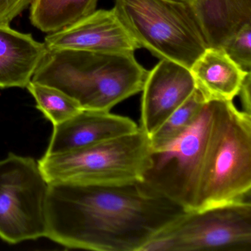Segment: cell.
<instances>
[{
	"instance_id": "11",
	"label": "cell",
	"mask_w": 251,
	"mask_h": 251,
	"mask_svg": "<svg viewBox=\"0 0 251 251\" xmlns=\"http://www.w3.org/2000/svg\"><path fill=\"white\" fill-rule=\"evenodd\" d=\"M131 119L110 111L82 110L53 126L45 155H58L130 134L139 129Z\"/></svg>"
},
{
	"instance_id": "10",
	"label": "cell",
	"mask_w": 251,
	"mask_h": 251,
	"mask_svg": "<svg viewBox=\"0 0 251 251\" xmlns=\"http://www.w3.org/2000/svg\"><path fill=\"white\" fill-rule=\"evenodd\" d=\"M48 50L134 53L140 49L114 10H98L61 30L50 33Z\"/></svg>"
},
{
	"instance_id": "3",
	"label": "cell",
	"mask_w": 251,
	"mask_h": 251,
	"mask_svg": "<svg viewBox=\"0 0 251 251\" xmlns=\"http://www.w3.org/2000/svg\"><path fill=\"white\" fill-rule=\"evenodd\" d=\"M209 102L211 131L195 210L251 197V115L239 111L233 101Z\"/></svg>"
},
{
	"instance_id": "19",
	"label": "cell",
	"mask_w": 251,
	"mask_h": 251,
	"mask_svg": "<svg viewBox=\"0 0 251 251\" xmlns=\"http://www.w3.org/2000/svg\"><path fill=\"white\" fill-rule=\"evenodd\" d=\"M31 2L32 0H0V25H9Z\"/></svg>"
},
{
	"instance_id": "1",
	"label": "cell",
	"mask_w": 251,
	"mask_h": 251,
	"mask_svg": "<svg viewBox=\"0 0 251 251\" xmlns=\"http://www.w3.org/2000/svg\"><path fill=\"white\" fill-rule=\"evenodd\" d=\"M185 211L142 181L49 183L46 237L70 249L142 251Z\"/></svg>"
},
{
	"instance_id": "12",
	"label": "cell",
	"mask_w": 251,
	"mask_h": 251,
	"mask_svg": "<svg viewBox=\"0 0 251 251\" xmlns=\"http://www.w3.org/2000/svg\"><path fill=\"white\" fill-rule=\"evenodd\" d=\"M195 87L206 102L233 101L251 73L242 70L222 48H208L189 69Z\"/></svg>"
},
{
	"instance_id": "8",
	"label": "cell",
	"mask_w": 251,
	"mask_h": 251,
	"mask_svg": "<svg viewBox=\"0 0 251 251\" xmlns=\"http://www.w3.org/2000/svg\"><path fill=\"white\" fill-rule=\"evenodd\" d=\"M212 109L207 102L195 123L171 145L151 154L142 182L155 193L194 211L211 127Z\"/></svg>"
},
{
	"instance_id": "5",
	"label": "cell",
	"mask_w": 251,
	"mask_h": 251,
	"mask_svg": "<svg viewBox=\"0 0 251 251\" xmlns=\"http://www.w3.org/2000/svg\"><path fill=\"white\" fill-rule=\"evenodd\" d=\"M148 135L136 131L93 146L58 155H44L38 161L48 183L120 184L142 181L151 164Z\"/></svg>"
},
{
	"instance_id": "15",
	"label": "cell",
	"mask_w": 251,
	"mask_h": 251,
	"mask_svg": "<svg viewBox=\"0 0 251 251\" xmlns=\"http://www.w3.org/2000/svg\"><path fill=\"white\" fill-rule=\"evenodd\" d=\"M98 1L32 0L30 21L44 33H55L92 14Z\"/></svg>"
},
{
	"instance_id": "6",
	"label": "cell",
	"mask_w": 251,
	"mask_h": 251,
	"mask_svg": "<svg viewBox=\"0 0 251 251\" xmlns=\"http://www.w3.org/2000/svg\"><path fill=\"white\" fill-rule=\"evenodd\" d=\"M251 251L250 199L186 211L142 251Z\"/></svg>"
},
{
	"instance_id": "16",
	"label": "cell",
	"mask_w": 251,
	"mask_h": 251,
	"mask_svg": "<svg viewBox=\"0 0 251 251\" xmlns=\"http://www.w3.org/2000/svg\"><path fill=\"white\" fill-rule=\"evenodd\" d=\"M206 102L201 92L195 89L191 96L150 136L152 152L164 149L180 137L198 120Z\"/></svg>"
},
{
	"instance_id": "2",
	"label": "cell",
	"mask_w": 251,
	"mask_h": 251,
	"mask_svg": "<svg viewBox=\"0 0 251 251\" xmlns=\"http://www.w3.org/2000/svg\"><path fill=\"white\" fill-rule=\"evenodd\" d=\"M148 73L134 53L47 49L32 80L59 89L83 110L110 111L142 92Z\"/></svg>"
},
{
	"instance_id": "14",
	"label": "cell",
	"mask_w": 251,
	"mask_h": 251,
	"mask_svg": "<svg viewBox=\"0 0 251 251\" xmlns=\"http://www.w3.org/2000/svg\"><path fill=\"white\" fill-rule=\"evenodd\" d=\"M208 48H222L251 23V0H187Z\"/></svg>"
},
{
	"instance_id": "18",
	"label": "cell",
	"mask_w": 251,
	"mask_h": 251,
	"mask_svg": "<svg viewBox=\"0 0 251 251\" xmlns=\"http://www.w3.org/2000/svg\"><path fill=\"white\" fill-rule=\"evenodd\" d=\"M242 70L251 71V23L244 25L222 47Z\"/></svg>"
},
{
	"instance_id": "13",
	"label": "cell",
	"mask_w": 251,
	"mask_h": 251,
	"mask_svg": "<svg viewBox=\"0 0 251 251\" xmlns=\"http://www.w3.org/2000/svg\"><path fill=\"white\" fill-rule=\"evenodd\" d=\"M46 51L31 35L0 25V88L27 87Z\"/></svg>"
},
{
	"instance_id": "17",
	"label": "cell",
	"mask_w": 251,
	"mask_h": 251,
	"mask_svg": "<svg viewBox=\"0 0 251 251\" xmlns=\"http://www.w3.org/2000/svg\"><path fill=\"white\" fill-rule=\"evenodd\" d=\"M38 109L53 126L64 123L82 111L77 102L56 88L31 81L27 86Z\"/></svg>"
},
{
	"instance_id": "9",
	"label": "cell",
	"mask_w": 251,
	"mask_h": 251,
	"mask_svg": "<svg viewBox=\"0 0 251 251\" xmlns=\"http://www.w3.org/2000/svg\"><path fill=\"white\" fill-rule=\"evenodd\" d=\"M195 89L189 69L170 60L161 59L148 71L144 83L139 127L150 137Z\"/></svg>"
},
{
	"instance_id": "7",
	"label": "cell",
	"mask_w": 251,
	"mask_h": 251,
	"mask_svg": "<svg viewBox=\"0 0 251 251\" xmlns=\"http://www.w3.org/2000/svg\"><path fill=\"white\" fill-rule=\"evenodd\" d=\"M49 183L30 157L0 160V238L9 244L46 237Z\"/></svg>"
},
{
	"instance_id": "21",
	"label": "cell",
	"mask_w": 251,
	"mask_h": 251,
	"mask_svg": "<svg viewBox=\"0 0 251 251\" xmlns=\"http://www.w3.org/2000/svg\"><path fill=\"white\" fill-rule=\"evenodd\" d=\"M180 1H183V2H186L187 0H180Z\"/></svg>"
},
{
	"instance_id": "4",
	"label": "cell",
	"mask_w": 251,
	"mask_h": 251,
	"mask_svg": "<svg viewBox=\"0 0 251 251\" xmlns=\"http://www.w3.org/2000/svg\"><path fill=\"white\" fill-rule=\"evenodd\" d=\"M114 12L140 48L190 69L208 48L189 5L180 0H115Z\"/></svg>"
},
{
	"instance_id": "20",
	"label": "cell",
	"mask_w": 251,
	"mask_h": 251,
	"mask_svg": "<svg viewBox=\"0 0 251 251\" xmlns=\"http://www.w3.org/2000/svg\"><path fill=\"white\" fill-rule=\"evenodd\" d=\"M251 74L248 75L245 78V82L242 85L239 95H241L242 99V111L251 114Z\"/></svg>"
}]
</instances>
